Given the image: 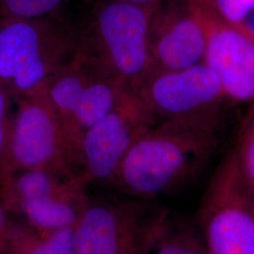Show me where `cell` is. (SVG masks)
I'll use <instances>...</instances> for the list:
<instances>
[{
	"label": "cell",
	"instance_id": "obj_4",
	"mask_svg": "<svg viewBox=\"0 0 254 254\" xmlns=\"http://www.w3.org/2000/svg\"><path fill=\"white\" fill-rule=\"evenodd\" d=\"M14 101L16 108L9 132L6 179L27 170L81 175L77 158L46 88Z\"/></svg>",
	"mask_w": 254,
	"mask_h": 254
},
{
	"label": "cell",
	"instance_id": "obj_13",
	"mask_svg": "<svg viewBox=\"0 0 254 254\" xmlns=\"http://www.w3.org/2000/svg\"><path fill=\"white\" fill-rule=\"evenodd\" d=\"M82 175L66 176L47 170H27L14 173L0 185L4 208L17 211L27 200L54 195L71 188Z\"/></svg>",
	"mask_w": 254,
	"mask_h": 254
},
{
	"label": "cell",
	"instance_id": "obj_5",
	"mask_svg": "<svg viewBox=\"0 0 254 254\" xmlns=\"http://www.w3.org/2000/svg\"><path fill=\"white\" fill-rule=\"evenodd\" d=\"M198 219L207 254H254V215L235 150L213 174Z\"/></svg>",
	"mask_w": 254,
	"mask_h": 254
},
{
	"label": "cell",
	"instance_id": "obj_20",
	"mask_svg": "<svg viewBox=\"0 0 254 254\" xmlns=\"http://www.w3.org/2000/svg\"><path fill=\"white\" fill-rule=\"evenodd\" d=\"M5 212H6V209L4 208L3 204L0 201V248L3 244V239L9 225V221L7 219Z\"/></svg>",
	"mask_w": 254,
	"mask_h": 254
},
{
	"label": "cell",
	"instance_id": "obj_9",
	"mask_svg": "<svg viewBox=\"0 0 254 254\" xmlns=\"http://www.w3.org/2000/svg\"><path fill=\"white\" fill-rule=\"evenodd\" d=\"M203 28V63L217 73L229 99L254 103V43L231 27L210 0H189Z\"/></svg>",
	"mask_w": 254,
	"mask_h": 254
},
{
	"label": "cell",
	"instance_id": "obj_12",
	"mask_svg": "<svg viewBox=\"0 0 254 254\" xmlns=\"http://www.w3.org/2000/svg\"><path fill=\"white\" fill-rule=\"evenodd\" d=\"M88 184L81 178L66 190L25 201L16 212L25 217L28 226L37 230L73 228L89 202L85 194Z\"/></svg>",
	"mask_w": 254,
	"mask_h": 254
},
{
	"label": "cell",
	"instance_id": "obj_18",
	"mask_svg": "<svg viewBox=\"0 0 254 254\" xmlns=\"http://www.w3.org/2000/svg\"><path fill=\"white\" fill-rule=\"evenodd\" d=\"M231 27L254 43V0H210Z\"/></svg>",
	"mask_w": 254,
	"mask_h": 254
},
{
	"label": "cell",
	"instance_id": "obj_8",
	"mask_svg": "<svg viewBox=\"0 0 254 254\" xmlns=\"http://www.w3.org/2000/svg\"><path fill=\"white\" fill-rule=\"evenodd\" d=\"M130 87L156 123L221 110L229 99L217 73L204 63L179 70H152Z\"/></svg>",
	"mask_w": 254,
	"mask_h": 254
},
{
	"label": "cell",
	"instance_id": "obj_14",
	"mask_svg": "<svg viewBox=\"0 0 254 254\" xmlns=\"http://www.w3.org/2000/svg\"><path fill=\"white\" fill-rule=\"evenodd\" d=\"M138 254H207V251L195 228L171 222L162 214L150 220Z\"/></svg>",
	"mask_w": 254,
	"mask_h": 254
},
{
	"label": "cell",
	"instance_id": "obj_23",
	"mask_svg": "<svg viewBox=\"0 0 254 254\" xmlns=\"http://www.w3.org/2000/svg\"><path fill=\"white\" fill-rule=\"evenodd\" d=\"M0 253H2L3 254H7V253H5V252H3V251H0Z\"/></svg>",
	"mask_w": 254,
	"mask_h": 254
},
{
	"label": "cell",
	"instance_id": "obj_19",
	"mask_svg": "<svg viewBox=\"0 0 254 254\" xmlns=\"http://www.w3.org/2000/svg\"><path fill=\"white\" fill-rule=\"evenodd\" d=\"M14 99L0 83V185L7 178L8 148L12 113L11 103Z\"/></svg>",
	"mask_w": 254,
	"mask_h": 254
},
{
	"label": "cell",
	"instance_id": "obj_22",
	"mask_svg": "<svg viewBox=\"0 0 254 254\" xmlns=\"http://www.w3.org/2000/svg\"><path fill=\"white\" fill-rule=\"evenodd\" d=\"M252 208H253V212H254V201H253V203H252Z\"/></svg>",
	"mask_w": 254,
	"mask_h": 254
},
{
	"label": "cell",
	"instance_id": "obj_3",
	"mask_svg": "<svg viewBox=\"0 0 254 254\" xmlns=\"http://www.w3.org/2000/svg\"><path fill=\"white\" fill-rule=\"evenodd\" d=\"M79 44L70 8L38 18L0 16V83L14 100L38 92L73 62Z\"/></svg>",
	"mask_w": 254,
	"mask_h": 254
},
{
	"label": "cell",
	"instance_id": "obj_11",
	"mask_svg": "<svg viewBox=\"0 0 254 254\" xmlns=\"http://www.w3.org/2000/svg\"><path fill=\"white\" fill-rule=\"evenodd\" d=\"M148 45L150 71L179 70L203 63L205 35L189 0H166L158 6Z\"/></svg>",
	"mask_w": 254,
	"mask_h": 254
},
{
	"label": "cell",
	"instance_id": "obj_21",
	"mask_svg": "<svg viewBox=\"0 0 254 254\" xmlns=\"http://www.w3.org/2000/svg\"><path fill=\"white\" fill-rule=\"evenodd\" d=\"M123 1H127V2L136 3V4H142V5H159L166 0H123Z\"/></svg>",
	"mask_w": 254,
	"mask_h": 254
},
{
	"label": "cell",
	"instance_id": "obj_17",
	"mask_svg": "<svg viewBox=\"0 0 254 254\" xmlns=\"http://www.w3.org/2000/svg\"><path fill=\"white\" fill-rule=\"evenodd\" d=\"M77 0H0V16L38 18L64 12Z\"/></svg>",
	"mask_w": 254,
	"mask_h": 254
},
{
	"label": "cell",
	"instance_id": "obj_10",
	"mask_svg": "<svg viewBox=\"0 0 254 254\" xmlns=\"http://www.w3.org/2000/svg\"><path fill=\"white\" fill-rule=\"evenodd\" d=\"M150 220L136 201H90L73 228L75 254H138Z\"/></svg>",
	"mask_w": 254,
	"mask_h": 254
},
{
	"label": "cell",
	"instance_id": "obj_7",
	"mask_svg": "<svg viewBox=\"0 0 254 254\" xmlns=\"http://www.w3.org/2000/svg\"><path fill=\"white\" fill-rule=\"evenodd\" d=\"M155 124L140 96L127 86L112 109L83 137L79 149L81 175L88 183L109 181L138 136Z\"/></svg>",
	"mask_w": 254,
	"mask_h": 254
},
{
	"label": "cell",
	"instance_id": "obj_15",
	"mask_svg": "<svg viewBox=\"0 0 254 254\" xmlns=\"http://www.w3.org/2000/svg\"><path fill=\"white\" fill-rule=\"evenodd\" d=\"M0 251L9 254H75L73 228L37 230L9 223Z\"/></svg>",
	"mask_w": 254,
	"mask_h": 254
},
{
	"label": "cell",
	"instance_id": "obj_6",
	"mask_svg": "<svg viewBox=\"0 0 254 254\" xmlns=\"http://www.w3.org/2000/svg\"><path fill=\"white\" fill-rule=\"evenodd\" d=\"M127 86L98 73L77 56L46 83V93L78 164L85 134L112 109Z\"/></svg>",
	"mask_w": 254,
	"mask_h": 254
},
{
	"label": "cell",
	"instance_id": "obj_16",
	"mask_svg": "<svg viewBox=\"0 0 254 254\" xmlns=\"http://www.w3.org/2000/svg\"><path fill=\"white\" fill-rule=\"evenodd\" d=\"M234 150L246 192L253 203L254 200V103L252 104L241 123Z\"/></svg>",
	"mask_w": 254,
	"mask_h": 254
},
{
	"label": "cell",
	"instance_id": "obj_2",
	"mask_svg": "<svg viewBox=\"0 0 254 254\" xmlns=\"http://www.w3.org/2000/svg\"><path fill=\"white\" fill-rule=\"evenodd\" d=\"M76 56L98 73L133 86L151 70L149 28L160 5L123 0H78Z\"/></svg>",
	"mask_w": 254,
	"mask_h": 254
},
{
	"label": "cell",
	"instance_id": "obj_1",
	"mask_svg": "<svg viewBox=\"0 0 254 254\" xmlns=\"http://www.w3.org/2000/svg\"><path fill=\"white\" fill-rule=\"evenodd\" d=\"M223 125L221 110L156 123L138 136L109 182L138 199L175 190L216 154Z\"/></svg>",
	"mask_w": 254,
	"mask_h": 254
}]
</instances>
